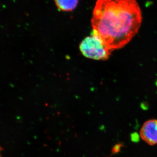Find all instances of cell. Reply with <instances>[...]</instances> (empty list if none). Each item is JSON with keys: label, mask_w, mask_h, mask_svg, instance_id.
<instances>
[{"label": "cell", "mask_w": 157, "mask_h": 157, "mask_svg": "<svg viewBox=\"0 0 157 157\" xmlns=\"http://www.w3.org/2000/svg\"><path fill=\"white\" fill-rule=\"evenodd\" d=\"M141 22V10L135 0H98L91 20L92 35L113 52L131 41Z\"/></svg>", "instance_id": "1"}, {"label": "cell", "mask_w": 157, "mask_h": 157, "mask_svg": "<svg viewBox=\"0 0 157 157\" xmlns=\"http://www.w3.org/2000/svg\"><path fill=\"white\" fill-rule=\"evenodd\" d=\"M140 134L142 140L149 145L157 144V120L145 122L140 129Z\"/></svg>", "instance_id": "3"}, {"label": "cell", "mask_w": 157, "mask_h": 157, "mask_svg": "<svg viewBox=\"0 0 157 157\" xmlns=\"http://www.w3.org/2000/svg\"><path fill=\"white\" fill-rule=\"evenodd\" d=\"M57 7L63 11H69L76 8L78 0H55Z\"/></svg>", "instance_id": "4"}, {"label": "cell", "mask_w": 157, "mask_h": 157, "mask_svg": "<svg viewBox=\"0 0 157 157\" xmlns=\"http://www.w3.org/2000/svg\"><path fill=\"white\" fill-rule=\"evenodd\" d=\"M1 157H2V156H1Z\"/></svg>", "instance_id": "5"}, {"label": "cell", "mask_w": 157, "mask_h": 157, "mask_svg": "<svg viewBox=\"0 0 157 157\" xmlns=\"http://www.w3.org/2000/svg\"><path fill=\"white\" fill-rule=\"evenodd\" d=\"M79 49L84 56L97 60L108 59L112 52L99 38L93 35L82 41Z\"/></svg>", "instance_id": "2"}]
</instances>
